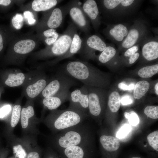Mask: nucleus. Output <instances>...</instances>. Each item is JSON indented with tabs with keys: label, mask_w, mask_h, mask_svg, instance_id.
<instances>
[{
	"label": "nucleus",
	"mask_w": 158,
	"mask_h": 158,
	"mask_svg": "<svg viewBox=\"0 0 158 158\" xmlns=\"http://www.w3.org/2000/svg\"><path fill=\"white\" fill-rule=\"evenodd\" d=\"M92 139L90 127L84 121L59 132L54 142L57 150L72 146L92 144Z\"/></svg>",
	"instance_id": "1"
},
{
	"label": "nucleus",
	"mask_w": 158,
	"mask_h": 158,
	"mask_svg": "<svg viewBox=\"0 0 158 158\" xmlns=\"http://www.w3.org/2000/svg\"><path fill=\"white\" fill-rule=\"evenodd\" d=\"M59 70L86 86L92 87L102 84L100 73L86 61H69L62 65Z\"/></svg>",
	"instance_id": "2"
},
{
	"label": "nucleus",
	"mask_w": 158,
	"mask_h": 158,
	"mask_svg": "<svg viewBox=\"0 0 158 158\" xmlns=\"http://www.w3.org/2000/svg\"><path fill=\"white\" fill-rule=\"evenodd\" d=\"M88 115L81 111L67 109L53 110L47 119L55 131L60 132L84 122Z\"/></svg>",
	"instance_id": "3"
},
{
	"label": "nucleus",
	"mask_w": 158,
	"mask_h": 158,
	"mask_svg": "<svg viewBox=\"0 0 158 158\" xmlns=\"http://www.w3.org/2000/svg\"><path fill=\"white\" fill-rule=\"evenodd\" d=\"M78 29L73 23H70L65 31L60 35L55 42L39 54V57L44 59L53 56L58 57L65 54L69 49L74 35Z\"/></svg>",
	"instance_id": "4"
},
{
	"label": "nucleus",
	"mask_w": 158,
	"mask_h": 158,
	"mask_svg": "<svg viewBox=\"0 0 158 158\" xmlns=\"http://www.w3.org/2000/svg\"><path fill=\"white\" fill-rule=\"evenodd\" d=\"M149 32L147 23L145 20L140 18L135 20L130 27L125 39L118 46V50L125 51L140 43L148 36Z\"/></svg>",
	"instance_id": "5"
},
{
	"label": "nucleus",
	"mask_w": 158,
	"mask_h": 158,
	"mask_svg": "<svg viewBox=\"0 0 158 158\" xmlns=\"http://www.w3.org/2000/svg\"><path fill=\"white\" fill-rule=\"evenodd\" d=\"M50 79L41 71H32L30 77L23 86L22 95L30 100L39 96Z\"/></svg>",
	"instance_id": "6"
},
{
	"label": "nucleus",
	"mask_w": 158,
	"mask_h": 158,
	"mask_svg": "<svg viewBox=\"0 0 158 158\" xmlns=\"http://www.w3.org/2000/svg\"><path fill=\"white\" fill-rule=\"evenodd\" d=\"M76 84L75 79L59 70L50 80L39 96L44 98L54 95L64 90L69 89Z\"/></svg>",
	"instance_id": "7"
},
{
	"label": "nucleus",
	"mask_w": 158,
	"mask_h": 158,
	"mask_svg": "<svg viewBox=\"0 0 158 158\" xmlns=\"http://www.w3.org/2000/svg\"><path fill=\"white\" fill-rule=\"evenodd\" d=\"M82 40L81 47L78 54L85 61L97 58L95 52H102L107 44L99 36L96 34L85 35Z\"/></svg>",
	"instance_id": "8"
},
{
	"label": "nucleus",
	"mask_w": 158,
	"mask_h": 158,
	"mask_svg": "<svg viewBox=\"0 0 158 158\" xmlns=\"http://www.w3.org/2000/svg\"><path fill=\"white\" fill-rule=\"evenodd\" d=\"M74 1H70L64 5L51 9L44 16L43 22V26L45 30L49 28L55 29L61 26L68 13Z\"/></svg>",
	"instance_id": "9"
},
{
	"label": "nucleus",
	"mask_w": 158,
	"mask_h": 158,
	"mask_svg": "<svg viewBox=\"0 0 158 158\" xmlns=\"http://www.w3.org/2000/svg\"><path fill=\"white\" fill-rule=\"evenodd\" d=\"M73 23L78 29L88 34L90 29V21L84 12L81 3L79 0H74L68 12Z\"/></svg>",
	"instance_id": "10"
},
{
	"label": "nucleus",
	"mask_w": 158,
	"mask_h": 158,
	"mask_svg": "<svg viewBox=\"0 0 158 158\" xmlns=\"http://www.w3.org/2000/svg\"><path fill=\"white\" fill-rule=\"evenodd\" d=\"M68 100L69 104L68 108L88 115L89 102L86 86L84 85L80 88L70 92Z\"/></svg>",
	"instance_id": "11"
},
{
	"label": "nucleus",
	"mask_w": 158,
	"mask_h": 158,
	"mask_svg": "<svg viewBox=\"0 0 158 158\" xmlns=\"http://www.w3.org/2000/svg\"><path fill=\"white\" fill-rule=\"evenodd\" d=\"M88 99V113L93 117L99 118L103 110V94L100 90L87 86Z\"/></svg>",
	"instance_id": "12"
},
{
	"label": "nucleus",
	"mask_w": 158,
	"mask_h": 158,
	"mask_svg": "<svg viewBox=\"0 0 158 158\" xmlns=\"http://www.w3.org/2000/svg\"><path fill=\"white\" fill-rule=\"evenodd\" d=\"M63 158H92V144L71 146L57 150Z\"/></svg>",
	"instance_id": "13"
},
{
	"label": "nucleus",
	"mask_w": 158,
	"mask_h": 158,
	"mask_svg": "<svg viewBox=\"0 0 158 158\" xmlns=\"http://www.w3.org/2000/svg\"><path fill=\"white\" fill-rule=\"evenodd\" d=\"M129 28L125 23L109 24L107 25L102 32L107 38L118 46L126 37Z\"/></svg>",
	"instance_id": "14"
},
{
	"label": "nucleus",
	"mask_w": 158,
	"mask_h": 158,
	"mask_svg": "<svg viewBox=\"0 0 158 158\" xmlns=\"http://www.w3.org/2000/svg\"><path fill=\"white\" fill-rule=\"evenodd\" d=\"M36 43L31 39L22 40L17 42L13 47V53L11 57L13 63H18L23 57L31 52L35 48Z\"/></svg>",
	"instance_id": "15"
},
{
	"label": "nucleus",
	"mask_w": 158,
	"mask_h": 158,
	"mask_svg": "<svg viewBox=\"0 0 158 158\" xmlns=\"http://www.w3.org/2000/svg\"><path fill=\"white\" fill-rule=\"evenodd\" d=\"M143 57L146 60L150 61L158 58V39L157 36H148L140 43Z\"/></svg>",
	"instance_id": "16"
},
{
	"label": "nucleus",
	"mask_w": 158,
	"mask_h": 158,
	"mask_svg": "<svg viewBox=\"0 0 158 158\" xmlns=\"http://www.w3.org/2000/svg\"><path fill=\"white\" fill-rule=\"evenodd\" d=\"M82 8L95 30L97 31L101 24V18L96 1L94 0H85Z\"/></svg>",
	"instance_id": "17"
},
{
	"label": "nucleus",
	"mask_w": 158,
	"mask_h": 158,
	"mask_svg": "<svg viewBox=\"0 0 158 158\" xmlns=\"http://www.w3.org/2000/svg\"><path fill=\"white\" fill-rule=\"evenodd\" d=\"M4 81L5 85L10 87L22 86L30 77L32 71L27 73L20 71L13 70L8 71Z\"/></svg>",
	"instance_id": "18"
},
{
	"label": "nucleus",
	"mask_w": 158,
	"mask_h": 158,
	"mask_svg": "<svg viewBox=\"0 0 158 158\" xmlns=\"http://www.w3.org/2000/svg\"><path fill=\"white\" fill-rule=\"evenodd\" d=\"M70 92L69 89L60 92L51 96L43 98V105L48 109H56L62 104L69 100Z\"/></svg>",
	"instance_id": "19"
},
{
	"label": "nucleus",
	"mask_w": 158,
	"mask_h": 158,
	"mask_svg": "<svg viewBox=\"0 0 158 158\" xmlns=\"http://www.w3.org/2000/svg\"><path fill=\"white\" fill-rule=\"evenodd\" d=\"M82 40L77 31L74 34L71 44L68 51L65 54L58 57L49 63V64L54 65L65 59L70 58L78 53L81 47Z\"/></svg>",
	"instance_id": "20"
},
{
	"label": "nucleus",
	"mask_w": 158,
	"mask_h": 158,
	"mask_svg": "<svg viewBox=\"0 0 158 158\" xmlns=\"http://www.w3.org/2000/svg\"><path fill=\"white\" fill-rule=\"evenodd\" d=\"M140 1L120 0V1L110 14L123 15L130 13L135 8Z\"/></svg>",
	"instance_id": "21"
},
{
	"label": "nucleus",
	"mask_w": 158,
	"mask_h": 158,
	"mask_svg": "<svg viewBox=\"0 0 158 158\" xmlns=\"http://www.w3.org/2000/svg\"><path fill=\"white\" fill-rule=\"evenodd\" d=\"M99 140L103 149L108 152L116 151L120 147L119 140L111 136L102 135L100 136Z\"/></svg>",
	"instance_id": "22"
},
{
	"label": "nucleus",
	"mask_w": 158,
	"mask_h": 158,
	"mask_svg": "<svg viewBox=\"0 0 158 158\" xmlns=\"http://www.w3.org/2000/svg\"><path fill=\"white\" fill-rule=\"evenodd\" d=\"M62 0H34L32 3V9L35 11L49 10L55 7Z\"/></svg>",
	"instance_id": "23"
},
{
	"label": "nucleus",
	"mask_w": 158,
	"mask_h": 158,
	"mask_svg": "<svg viewBox=\"0 0 158 158\" xmlns=\"http://www.w3.org/2000/svg\"><path fill=\"white\" fill-rule=\"evenodd\" d=\"M117 51L114 46L107 44L105 49L97 58L100 63L105 64L110 62L116 56Z\"/></svg>",
	"instance_id": "24"
},
{
	"label": "nucleus",
	"mask_w": 158,
	"mask_h": 158,
	"mask_svg": "<svg viewBox=\"0 0 158 158\" xmlns=\"http://www.w3.org/2000/svg\"><path fill=\"white\" fill-rule=\"evenodd\" d=\"M150 86V83L147 81L142 80L138 82L134 88V97L136 99L141 98L147 92Z\"/></svg>",
	"instance_id": "25"
},
{
	"label": "nucleus",
	"mask_w": 158,
	"mask_h": 158,
	"mask_svg": "<svg viewBox=\"0 0 158 158\" xmlns=\"http://www.w3.org/2000/svg\"><path fill=\"white\" fill-rule=\"evenodd\" d=\"M121 99L118 92L114 91L109 95L108 105L110 110L113 113L117 112L119 109Z\"/></svg>",
	"instance_id": "26"
},
{
	"label": "nucleus",
	"mask_w": 158,
	"mask_h": 158,
	"mask_svg": "<svg viewBox=\"0 0 158 158\" xmlns=\"http://www.w3.org/2000/svg\"><path fill=\"white\" fill-rule=\"evenodd\" d=\"M35 114L33 107L29 105L26 107H23L21 112V123L23 128H26L28 126L29 119L32 117Z\"/></svg>",
	"instance_id": "27"
},
{
	"label": "nucleus",
	"mask_w": 158,
	"mask_h": 158,
	"mask_svg": "<svg viewBox=\"0 0 158 158\" xmlns=\"http://www.w3.org/2000/svg\"><path fill=\"white\" fill-rule=\"evenodd\" d=\"M60 35L56 32L55 29L53 28L44 30L42 34L44 42L47 47L53 44L57 40Z\"/></svg>",
	"instance_id": "28"
},
{
	"label": "nucleus",
	"mask_w": 158,
	"mask_h": 158,
	"mask_svg": "<svg viewBox=\"0 0 158 158\" xmlns=\"http://www.w3.org/2000/svg\"><path fill=\"white\" fill-rule=\"evenodd\" d=\"M158 72V64L143 67L138 71V75L142 78H149Z\"/></svg>",
	"instance_id": "29"
},
{
	"label": "nucleus",
	"mask_w": 158,
	"mask_h": 158,
	"mask_svg": "<svg viewBox=\"0 0 158 158\" xmlns=\"http://www.w3.org/2000/svg\"><path fill=\"white\" fill-rule=\"evenodd\" d=\"M21 107L19 104H16L13 107L11 120V126L14 128L18 123L21 116Z\"/></svg>",
	"instance_id": "30"
},
{
	"label": "nucleus",
	"mask_w": 158,
	"mask_h": 158,
	"mask_svg": "<svg viewBox=\"0 0 158 158\" xmlns=\"http://www.w3.org/2000/svg\"><path fill=\"white\" fill-rule=\"evenodd\" d=\"M147 139L150 145L156 151H158V131H153L149 134Z\"/></svg>",
	"instance_id": "31"
},
{
	"label": "nucleus",
	"mask_w": 158,
	"mask_h": 158,
	"mask_svg": "<svg viewBox=\"0 0 158 158\" xmlns=\"http://www.w3.org/2000/svg\"><path fill=\"white\" fill-rule=\"evenodd\" d=\"M144 113L148 117L153 119L158 118V106H149L144 109Z\"/></svg>",
	"instance_id": "32"
},
{
	"label": "nucleus",
	"mask_w": 158,
	"mask_h": 158,
	"mask_svg": "<svg viewBox=\"0 0 158 158\" xmlns=\"http://www.w3.org/2000/svg\"><path fill=\"white\" fill-rule=\"evenodd\" d=\"M124 116L128 119L129 123L132 126H135L139 122V119L137 114L133 111L129 113L125 112Z\"/></svg>",
	"instance_id": "33"
},
{
	"label": "nucleus",
	"mask_w": 158,
	"mask_h": 158,
	"mask_svg": "<svg viewBox=\"0 0 158 158\" xmlns=\"http://www.w3.org/2000/svg\"><path fill=\"white\" fill-rule=\"evenodd\" d=\"M23 18L20 14L17 13L14 16L11 20L13 27L17 29H21L23 25Z\"/></svg>",
	"instance_id": "34"
},
{
	"label": "nucleus",
	"mask_w": 158,
	"mask_h": 158,
	"mask_svg": "<svg viewBox=\"0 0 158 158\" xmlns=\"http://www.w3.org/2000/svg\"><path fill=\"white\" fill-rule=\"evenodd\" d=\"M131 129V127L129 124H125L117 132L116 136L118 138H123L129 133Z\"/></svg>",
	"instance_id": "35"
},
{
	"label": "nucleus",
	"mask_w": 158,
	"mask_h": 158,
	"mask_svg": "<svg viewBox=\"0 0 158 158\" xmlns=\"http://www.w3.org/2000/svg\"><path fill=\"white\" fill-rule=\"evenodd\" d=\"M13 150L16 158H26L27 154L20 145L14 147Z\"/></svg>",
	"instance_id": "36"
},
{
	"label": "nucleus",
	"mask_w": 158,
	"mask_h": 158,
	"mask_svg": "<svg viewBox=\"0 0 158 158\" xmlns=\"http://www.w3.org/2000/svg\"><path fill=\"white\" fill-rule=\"evenodd\" d=\"M140 47V43L125 50L123 53V56L126 58H128L138 51Z\"/></svg>",
	"instance_id": "37"
},
{
	"label": "nucleus",
	"mask_w": 158,
	"mask_h": 158,
	"mask_svg": "<svg viewBox=\"0 0 158 158\" xmlns=\"http://www.w3.org/2000/svg\"><path fill=\"white\" fill-rule=\"evenodd\" d=\"M11 110V107L9 105H5L0 109V118H3L7 115Z\"/></svg>",
	"instance_id": "38"
},
{
	"label": "nucleus",
	"mask_w": 158,
	"mask_h": 158,
	"mask_svg": "<svg viewBox=\"0 0 158 158\" xmlns=\"http://www.w3.org/2000/svg\"><path fill=\"white\" fill-rule=\"evenodd\" d=\"M133 102L132 98L128 95L123 97L121 99V103L123 105L130 104L132 103Z\"/></svg>",
	"instance_id": "39"
},
{
	"label": "nucleus",
	"mask_w": 158,
	"mask_h": 158,
	"mask_svg": "<svg viewBox=\"0 0 158 158\" xmlns=\"http://www.w3.org/2000/svg\"><path fill=\"white\" fill-rule=\"evenodd\" d=\"M134 85L133 84L128 85L124 83H120L118 85V87L119 88L124 90H132L134 89Z\"/></svg>",
	"instance_id": "40"
},
{
	"label": "nucleus",
	"mask_w": 158,
	"mask_h": 158,
	"mask_svg": "<svg viewBox=\"0 0 158 158\" xmlns=\"http://www.w3.org/2000/svg\"><path fill=\"white\" fill-rule=\"evenodd\" d=\"M140 56V53L138 51L128 58L129 64H132L134 63L138 59Z\"/></svg>",
	"instance_id": "41"
},
{
	"label": "nucleus",
	"mask_w": 158,
	"mask_h": 158,
	"mask_svg": "<svg viewBox=\"0 0 158 158\" xmlns=\"http://www.w3.org/2000/svg\"><path fill=\"white\" fill-rule=\"evenodd\" d=\"M46 154L44 158H63L59 154L53 151L48 152Z\"/></svg>",
	"instance_id": "42"
},
{
	"label": "nucleus",
	"mask_w": 158,
	"mask_h": 158,
	"mask_svg": "<svg viewBox=\"0 0 158 158\" xmlns=\"http://www.w3.org/2000/svg\"><path fill=\"white\" fill-rule=\"evenodd\" d=\"M26 158H40V157L38 152L32 151L28 153Z\"/></svg>",
	"instance_id": "43"
},
{
	"label": "nucleus",
	"mask_w": 158,
	"mask_h": 158,
	"mask_svg": "<svg viewBox=\"0 0 158 158\" xmlns=\"http://www.w3.org/2000/svg\"><path fill=\"white\" fill-rule=\"evenodd\" d=\"M25 18L28 20L34 18V15L31 12L29 11H26L23 13Z\"/></svg>",
	"instance_id": "44"
},
{
	"label": "nucleus",
	"mask_w": 158,
	"mask_h": 158,
	"mask_svg": "<svg viewBox=\"0 0 158 158\" xmlns=\"http://www.w3.org/2000/svg\"><path fill=\"white\" fill-rule=\"evenodd\" d=\"M11 2V1L10 0H0V5L5 6L9 5Z\"/></svg>",
	"instance_id": "45"
},
{
	"label": "nucleus",
	"mask_w": 158,
	"mask_h": 158,
	"mask_svg": "<svg viewBox=\"0 0 158 158\" xmlns=\"http://www.w3.org/2000/svg\"><path fill=\"white\" fill-rule=\"evenodd\" d=\"M3 39L2 35L0 34V52L3 49Z\"/></svg>",
	"instance_id": "46"
},
{
	"label": "nucleus",
	"mask_w": 158,
	"mask_h": 158,
	"mask_svg": "<svg viewBox=\"0 0 158 158\" xmlns=\"http://www.w3.org/2000/svg\"><path fill=\"white\" fill-rule=\"evenodd\" d=\"M36 20L34 18H33L28 20V22L29 24L30 25L34 24L36 22Z\"/></svg>",
	"instance_id": "47"
},
{
	"label": "nucleus",
	"mask_w": 158,
	"mask_h": 158,
	"mask_svg": "<svg viewBox=\"0 0 158 158\" xmlns=\"http://www.w3.org/2000/svg\"><path fill=\"white\" fill-rule=\"evenodd\" d=\"M155 92L157 95H158V83H157L154 86Z\"/></svg>",
	"instance_id": "48"
},
{
	"label": "nucleus",
	"mask_w": 158,
	"mask_h": 158,
	"mask_svg": "<svg viewBox=\"0 0 158 158\" xmlns=\"http://www.w3.org/2000/svg\"><path fill=\"white\" fill-rule=\"evenodd\" d=\"M131 158H141L140 157H133Z\"/></svg>",
	"instance_id": "49"
},
{
	"label": "nucleus",
	"mask_w": 158,
	"mask_h": 158,
	"mask_svg": "<svg viewBox=\"0 0 158 158\" xmlns=\"http://www.w3.org/2000/svg\"><path fill=\"white\" fill-rule=\"evenodd\" d=\"M1 92L0 91V98H1Z\"/></svg>",
	"instance_id": "50"
}]
</instances>
